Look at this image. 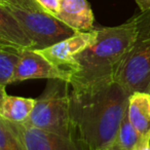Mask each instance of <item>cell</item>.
Instances as JSON below:
<instances>
[{
  "mask_svg": "<svg viewBox=\"0 0 150 150\" xmlns=\"http://www.w3.org/2000/svg\"><path fill=\"white\" fill-rule=\"evenodd\" d=\"M129 97L116 80L71 88V118L76 138L91 150L112 146L127 113Z\"/></svg>",
  "mask_w": 150,
  "mask_h": 150,
  "instance_id": "cell-1",
  "label": "cell"
},
{
  "mask_svg": "<svg viewBox=\"0 0 150 150\" xmlns=\"http://www.w3.org/2000/svg\"><path fill=\"white\" fill-rule=\"evenodd\" d=\"M137 18L114 27L97 28V39L76 57L71 88L115 80L117 72L137 37Z\"/></svg>",
  "mask_w": 150,
  "mask_h": 150,
  "instance_id": "cell-2",
  "label": "cell"
},
{
  "mask_svg": "<svg viewBox=\"0 0 150 150\" xmlns=\"http://www.w3.org/2000/svg\"><path fill=\"white\" fill-rule=\"evenodd\" d=\"M71 86L58 78L47 79L42 94L36 98L35 106L26 125L50 133L76 138L71 118Z\"/></svg>",
  "mask_w": 150,
  "mask_h": 150,
  "instance_id": "cell-3",
  "label": "cell"
},
{
  "mask_svg": "<svg viewBox=\"0 0 150 150\" xmlns=\"http://www.w3.org/2000/svg\"><path fill=\"white\" fill-rule=\"evenodd\" d=\"M137 37L115 80L129 93L150 94V11L136 15Z\"/></svg>",
  "mask_w": 150,
  "mask_h": 150,
  "instance_id": "cell-4",
  "label": "cell"
},
{
  "mask_svg": "<svg viewBox=\"0 0 150 150\" xmlns=\"http://www.w3.org/2000/svg\"><path fill=\"white\" fill-rule=\"evenodd\" d=\"M3 6L6 7L19 21L34 42L35 50L48 47L76 33L58 18L46 11H27L7 5Z\"/></svg>",
  "mask_w": 150,
  "mask_h": 150,
  "instance_id": "cell-5",
  "label": "cell"
},
{
  "mask_svg": "<svg viewBox=\"0 0 150 150\" xmlns=\"http://www.w3.org/2000/svg\"><path fill=\"white\" fill-rule=\"evenodd\" d=\"M97 39V29L76 32L72 36L42 50H36L56 66L71 72L76 67V57Z\"/></svg>",
  "mask_w": 150,
  "mask_h": 150,
  "instance_id": "cell-6",
  "label": "cell"
},
{
  "mask_svg": "<svg viewBox=\"0 0 150 150\" xmlns=\"http://www.w3.org/2000/svg\"><path fill=\"white\" fill-rule=\"evenodd\" d=\"M11 123L29 150H91L77 138H69L50 133L26 123Z\"/></svg>",
  "mask_w": 150,
  "mask_h": 150,
  "instance_id": "cell-7",
  "label": "cell"
},
{
  "mask_svg": "<svg viewBox=\"0 0 150 150\" xmlns=\"http://www.w3.org/2000/svg\"><path fill=\"white\" fill-rule=\"evenodd\" d=\"M58 79L66 80L70 83L71 72L50 63L36 50H24L21 62L17 69L13 82L29 79Z\"/></svg>",
  "mask_w": 150,
  "mask_h": 150,
  "instance_id": "cell-8",
  "label": "cell"
},
{
  "mask_svg": "<svg viewBox=\"0 0 150 150\" xmlns=\"http://www.w3.org/2000/svg\"><path fill=\"white\" fill-rule=\"evenodd\" d=\"M56 18L75 32L94 29V13L86 0H61L60 9Z\"/></svg>",
  "mask_w": 150,
  "mask_h": 150,
  "instance_id": "cell-9",
  "label": "cell"
},
{
  "mask_svg": "<svg viewBox=\"0 0 150 150\" xmlns=\"http://www.w3.org/2000/svg\"><path fill=\"white\" fill-rule=\"evenodd\" d=\"M0 44L22 50H35V44L19 21L3 5H0Z\"/></svg>",
  "mask_w": 150,
  "mask_h": 150,
  "instance_id": "cell-10",
  "label": "cell"
},
{
  "mask_svg": "<svg viewBox=\"0 0 150 150\" xmlns=\"http://www.w3.org/2000/svg\"><path fill=\"white\" fill-rule=\"evenodd\" d=\"M0 117L15 123H24L29 119L36 99L9 96L5 88H0Z\"/></svg>",
  "mask_w": 150,
  "mask_h": 150,
  "instance_id": "cell-11",
  "label": "cell"
},
{
  "mask_svg": "<svg viewBox=\"0 0 150 150\" xmlns=\"http://www.w3.org/2000/svg\"><path fill=\"white\" fill-rule=\"evenodd\" d=\"M127 115L140 135L150 134V94L136 92L129 95Z\"/></svg>",
  "mask_w": 150,
  "mask_h": 150,
  "instance_id": "cell-12",
  "label": "cell"
},
{
  "mask_svg": "<svg viewBox=\"0 0 150 150\" xmlns=\"http://www.w3.org/2000/svg\"><path fill=\"white\" fill-rule=\"evenodd\" d=\"M23 52L24 50L13 46L0 44V88L13 83Z\"/></svg>",
  "mask_w": 150,
  "mask_h": 150,
  "instance_id": "cell-13",
  "label": "cell"
},
{
  "mask_svg": "<svg viewBox=\"0 0 150 150\" xmlns=\"http://www.w3.org/2000/svg\"><path fill=\"white\" fill-rule=\"evenodd\" d=\"M0 150H29L13 125L0 117Z\"/></svg>",
  "mask_w": 150,
  "mask_h": 150,
  "instance_id": "cell-14",
  "label": "cell"
},
{
  "mask_svg": "<svg viewBox=\"0 0 150 150\" xmlns=\"http://www.w3.org/2000/svg\"><path fill=\"white\" fill-rule=\"evenodd\" d=\"M142 139V136L136 127L132 125L125 113L119 127L115 143L121 148V150H133Z\"/></svg>",
  "mask_w": 150,
  "mask_h": 150,
  "instance_id": "cell-15",
  "label": "cell"
},
{
  "mask_svg": "<svg viewBox=\"0 0 150 150\" xmlns=\"http://www.w3.org/2000/svg\"><path fill=\"white\" fill-rule=\"evenodd\" d=\"M1 5L13 6L17 8L33 11H45L36 0H0Z\"/></svg>",
  "mask_w": 150,
  "mask_h": 150,
  "instance_id": "cell-16",
  "label": "cell"
},
{
  "mask_svg": "<svg viewBox=\"0 0 150 150\" xmlns=\"http://www.w3.org/2000/svg\"><path fill=\"white\" fill-rule=\"evenodd\" d=\"M41 7L46 11V13H50V15L56 17L59 13L60 9L61 0H36Z\"/></svg>",
  "mask_w": 150,
  "mask_h": 150,
  "instance_id": "cell-17",
  "label": "cell"
},
{
  "mask_svg": "<svg viewBox=\"0 0 150 150\" xmlns=\"http://www.w3.org/2000/svg\"><path fill=\"white\" fill-rule=\"evenodd\" d=\"M133 150H150V134L142 136V139Z\"/></svg>",
  "mask_w": 150,
  "mask_h": 150,
  "instance_id": "cell-18",
  "label": "cell"
},
{
  "mask_svg": "<svg viewBox=\"0 0 150 150\" xmlns=\"http://www.w3.org/2000/svg\"><path fill=\"white\" fill-rule=\"evenodd\" d=\"M141 11H150V0H135Z\"/></svg>",
  "mask_w": 150,
  "mask_h": 150,
  "instance_id": "cell-19",
  "label": "cell"
},
{
  "mask_svg": "<svg viewBox=\"0 0 150 150\" xmlns=\"http://www.w3.org/2000/svg\"><path fill=\"white\" fill-rule=\"evenodd\" d=\"M103 150H121V148L114 142V144H113L112 146H110L109 148H106V149H103Z\"/></svg>",
  "mask_w": 150,
  "mask_h": 150,
  "instance_id": "cell-20",
  "label": "cell"
}]
</instances>
